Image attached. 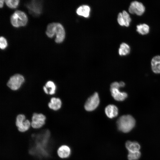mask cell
<instances>
[{
    "label": "cell",
    "instance_id": "cell-8",
    "mask_svg": "<svg viewBox=\"0 0 160 160\" xmlns=\"http://www.w3.org/2000/svg\"><path fill=\"white\" fill-rule=\"evenodd\" d=\"M128 9L129 12L131 14L138 16L142 15L145 10V7L143 4L137 1L131 2Z\"/></svg>",
    "mask_w": 160,
    "mask_h": 160
},
{
    "label": "cell",
    "instance_id": "cell-7",
    "mask_svg": "<svg viewBox=\"0 0 160 160\" xmlns=\"http://www.w3.org/2000/svg\"><path fill=\"white\" fill-rule=\"evenodd\" d=\"M99 103L98 95L97 92H95L86 101L84 105L85 109L87 111H92L97 108Z\"/></svg>",
    "mask_w": 160,
    "mask_h": 160
},
{
    "label": "cell",
    "instance_id": "cell-11",
    "mask_svg": "<svg viewBox=\"0 0 160 160\" xmlns=\"http://www.w3.org/2000/svg\"><path fill=\"white\" fill-rule=\"evenodd\" d=\"M71 153V150L68 145H63L58 148L57 151V156L61 159H66L68 157Z\"/></svg>",
    "mask_w": 160,
    "mask_h": 160
},
{
    "label": "cell",
    "instance_id": "cell-10",
    "mask_svg": "<svg viewBox=\"0 0 160 160\" xmlns=\"http://www.w3.org/2000/svg\"><path fill=\"white\" fill-rule=\"evenodd\" d=\"M117 21L119 24L122 26L128 27L131 21L129 14L126 11L120 12L118 16Z\"/></svg>",
    "mask_w": 160,
    "mask_h": 160
},
{
    "label": "cell",
    "instance_id": "cell-12",
    "mask_svg": "<svg viewBox=\"0 0 160 160\" xmlns=\"http://www.w3.org/2000/svg\"><path fill=\"white\" fill-rule=\"evenodd\" d=\"M119 89L110 88L111 95L114 99L117 101H123L127 97V94L125 92H120Z\"/></svg>",
    "mask_w": 160,
    "mask_h": 160
},
{
    "label": "cell",
    "instance_id": "cell-15",
    "mask_svg": "<svg viewBox=\"0 0 160 160\" xmlns=\"http://www.w3.org/2000/svg\"><path fill=\"white\" fill-rule=\"evenodd\" d=\"M125 146L129 152H136L140 151V145L137 142L128 141L126 143Z\"/></svg>",
    "mask_w": 160,
    "mask_h": 160
},
{
    "label": "cell",
    "instance_id": "cell-19",
    "mask_svg": "<svg viewBox=\"0 0 160 160\" xmlns=\"http://www.w3.org/2000/svg\"><path fill=\"white\" fill-rule=\"evenodd\" d=\"M130 51L129 46L125 43H122L120 45L119 50V53L120 55H126L129 54Z\"/></svg>",
    "mask_w": 160,
    "mask_h": 160
},
{
    "label": "cell",
    "instance_id": "cell-24",
    "mask_svg": "<svg viewBox=\"0 0 160 160\" xmlns=\"http://www.w3.org/2000/svg\"><path fill=\"white\" fill-rule=\"evenodd\" d=\"M4 1H5L3 0H1L0 1V7L1 8L3 7Z\"/></svg>",
    "mask_w": 160,
    "mask_h": 160
},
{
    "label": "cell",
    "instance_id": "cell-25",
    "mask_svg": "<svg viewBox=\"0 0 160 160\" xmlns=\"http://www.w3.org/2000/svg\"><path fill=\"white\" fill-rule=\"evenodd\" d=\"M43 89L45 92L47 94H48V91L46 87H44Z\"/></svg>",
    "mask_w": 160,
    "mask_h": 160
},
{
    "label": "cell",
    "instance_id": "cell-6",
    "mask_svg": "<svg viewBox=\"0 0 160 160\" xmlns=\"http://www.w3.org/2000/svg\"><path fill=\"white\" fill-rule=\"evenodd\" d=\"M45 116L41 113H34L33 114L31 122L32 128L38 129L42 127L45 124Z\"/></svg>",
    "mask_w": 160,
    "mask_h": 160
},
{
    "label": "cell",
    "instance_id": "cell-1",
    "mask_svg": "<svg viewBox=\"0 0 160 160\" xmlns=\"http://www.w3.org/2000/svg\"><path fill=\"white\" fill-rule=\"evenodd\" d=\"M46 33L48 37L53 38L56 35L55 42L57 43L62 42L65 36V32L63 26L60 23H52L49 24Z\"/></svg>",
    "mask_w": 160,
    "mask_h": 160
},
{
    "label": "cell",
    "instance_id": "cell-16",
    "mask_svg": "<svg viewBox=\"0 0 160 160\" xmlns=\"http://www.w3.org/2000/svg\"><path fill=\"white\" fill-rule=\"evenodd\" d=\"M90 8L87 5H83L79 7L76 10V13L79 15L85 17H88L89 15Z\"/></svg>",
    "mask_w": 160,
    "mask_h": 160
},
{
    "label": "cell",
    "instance_id": "cell-5",
    "mask_svg": "<svg viewBox=\"0 0 160 160\" xmlns=\"http://www.w3.org/2000/svg\"><path fill=\"white\" fill-rule=\"evenodd\" d=\"M24 81L23 76L16 74L10 77L7 83V86L12 90H16L20 87Z\"/></svg>",
    "mask_w": 160,
    "mask_h": 160
},
{
    "label": "cell",
    "instance_id": "cell-20",
    "mask_svg": "<svg viewBox=\"0 0 160 160\" xmlns=\"http://www.w3.org/2000/svg\"><path fill=\"white\" fill-rule=\"evenodd\" d=\"M141 153L140 151L136 152H129L127 157L129 160H137L141 156Z\"/></svg>",
    "mask_w": 160,
    "mask_h": 160
},
{
    "label": "cell",
    "instance_id": "cell-9",
    "mask_svg": "<svg viewBox=\"0 0 160 160\" xmlns=\"http://www.w3.org/2000/svg\"><path fill=\"white\" fill-rule=\"evenodd\" d=\"M29 12L35 15H40L42 11L41 3L39 1L33 0L26 4Z\"/></svg>",
    "mask_w": 160,
    "mask_h": 160
},
{
    "label": "cell",
    "instance_id": "cell-2",
    "mask_svg": "<svg viewBox=\"0 0 160 160\" xmlns=\"http://www.w3.org/2000/svg\"><path fill=\"white\" fill-rule=\"evenodd\" d=\"M116 123L119 130L124 133H127L134 127L135 121L132 116L124 115L120 117L117 120Z\"/></svg>",
    "mask_w": 160,
    "mask_h": 160
},
{
    "label": "cell",
    "instance_id": "cell-3",
    "mask_svg": "<svg viewBox=\"0 0 160 160\" xmlns=\"http://www.w3.org/2000/svg\"><path fill=\"white\" fill-rule=\"evenodd\" d=\"M10 22L13 26L16 28L25 26L27 24L28 18L26 14L20 10H16L12 15Z\"/></svg>",
    "mask_w": 160,
    "mask_h": 160
},
{
    "label": "cell",
    "instance_id": "cell-23",
    "mask_svg": "<svg viewBox=\"0 0 160 160\" xmlns=\"http://www.w3.org/2000/svg\"><path fill=\"white\" fill-rule=\"evenodd\" d=\"M7 46V43L6 39L3 36L0 38V47L2 49H6Z\"/></svg>",
    "mask_w": 160,
    "mask_h": 160
},
{
    "label": "cell",
    "instance_id": "cell-4",
    "mask_svg": "<svg viewBox=\"0 0 160 160\" xmlns=\"http://www.w3.org/2000/svg\"><path fill=\"white\" fill-rule=\"evenodd\" d=\"M15 125L18 131L21 132H25L30 128L31 122L28 119L25 120V117L23 114H19L16 118Z\"/></svg>",
    "mask_w": 160,
    "mask_h": 160
},
{
    "label": "cell",
    "instance_id": "cell-18",
    "mask_svg": "<svg viewBox=\"0 0 160 160\" xmlns=\"http://www.w3.org/2000/svg\"><path fill=\"white\" fill-rule=\"evenodd\" d=\"M136 27V31L141 35H146L149 33V27L146 24H140L137 25Z\"/></svg>",
    "mask_w": 160,
    "mask_h": 160
},
{
    "label": "cell",
    "instance_id": "cell-13",
    "mask_svg": "<svg viewBox=\"0 0 160 160\" xmlns=\"http://www.w3.org/2000/svg\"><path fill=\"white\" fill-rule=\"evenodd\" d=\"M105 112L106 116L109 118L112 119L117 116L118 110L117 107L115 105H109L105 108Z\"/></svg>",
    "mask_w": 160,
    "mask_h": 160
},
{
    "label": "cell",
    "instance_id": "cell-22",
    "mask_svg": "<svg viewBox=\"0 0 160 160\" xmlns=\"http://www.w3.org/2000/svg\"><path fill=\"white\" fill-rule=\"evenodd\" d=\"M47 88H50L49 93L50 95H52L55 93L56 89L54 83L52 81H49L46 84Z\"/></svg>",
    "mask_w": 160,
    "mask_h": 160
},
{
    "label": "cell",
    "instance_id": "cell-21",
    "mask_svg": "<svg viewBox=\"0 0 160 160\" xmlns=\"http://www.w3.org/2000/svg\"><path fill=\"white\" fill-rule=\"evenodd\" d=\"M7 5L11 8H15L18 5L19 3V0H8L5 1Z\"/></svg>",
    "mask_w": 160,
    "mask_h": 160
},
{
    "label": "cell",
    "instance_id": "cell-14",
    "mask_svg": "<svg viewBox=\"0 0 160 160\" xmlns=\"http://www.w3.org/2000/svg\"><path fill=\"white\" fill-rule=\"evenodd\" d=\"M153 71L155 73H160V56L157 55L153 58L151 61Z\"/></svg>",
    "mask_w": 160,
    "mask_h": 160
},
{
    "label": "cell",
    "instance_id": "cell-17",
    "mask_svg": "<svg viewBox=\"0 0 160 160\" xmlns=\"http://www.w3.org/2000/svg\"><path fill=\"white\" fill-rule=\"evenodd\" d=\"M61 105V102L59 98L52 97L51 99L50 102L48 103L49 107L53 110H57L59 109Z\"/></svg>",
    "mask_w": 160,
    "mask_h": 160
}]
</instances>
